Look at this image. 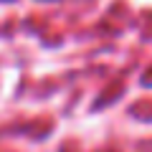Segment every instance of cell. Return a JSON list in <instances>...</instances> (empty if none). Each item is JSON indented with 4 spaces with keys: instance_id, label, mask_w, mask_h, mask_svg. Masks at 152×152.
Returning a JSON list of instances; mask_svg holds the SVG:
<instances>
[]
</instances>
